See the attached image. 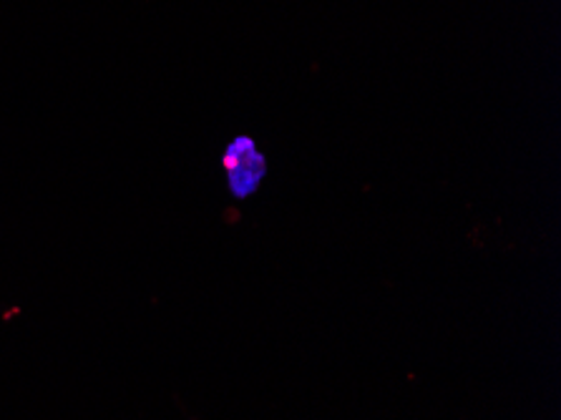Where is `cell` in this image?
Segmentation results:
<instances>
[{
  "mask_svg": "<svg viewBox=\"0 0 561 420\" xmlns=\"http://www.w3.org/2000/svg\"><path fill=\"white\" fill-rule=\"evenodd\" d=\"M222 164L227 171L229 190L237 196H250L257 190L267 169L265 157H262L260 149L254 147V141L248 139V136H240V139L229 144Z\"/></svg>",
  "mask_w": 561,
  "mask_h": 420,
  "instance_id": "6da1fadb",
  "label": "cell"
}]
</instances>
